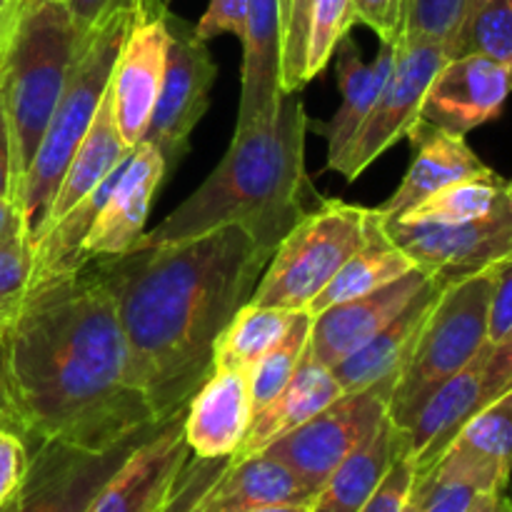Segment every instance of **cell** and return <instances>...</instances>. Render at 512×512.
I'll return each instance as SVG.
<instances>
[{
  "label": "cell",
  "mask_w": 512,
  "mask_h": 512,
  "mask_svg": "<svg viewBox=\"0 0 512 512\" xmlns=\"http://www.w3.org/2000/svg\"><path fill=\"white\" fill-rule=\"evenodd\" d=\"M3 345L15 423L30 448L105 450L158 425L130 378L118 308L88 265L30 290Z\"/></svg>",
  "instance_id": "6da1fadb"
},
{
  "label": "cell",
  "mask_w": 512,
  "mask_h": 512,
  "mask_svg": "<svg viewBox=\"0 0 512 512\" xmlns=\"http://www.w3.org/2000/svg\"><path fill=\"white\" fill-rule=\"evenodd\" d=\"M270 258L243 225H223L88 263L118 308L130 378L158 423L185 413L210 378L215 343L250 303Z\"/></svg>",
  "instance_id": "7a4b0ae2"
},
{
  "label": "cell",
  "mask_w": 512,
  "mask_h": 512,
  "mask_svg": "<svg viewBox=\"0 0 512 512\" xmlns=\"http://www.w3.org/2000/svg\"><path fill=\"white\" fill-rule=\"evenodd\" d=\"M305 133L303 98L283 93L268 120L235 130L213 173L153 230H145L130 250L198 238L223 225H243L255 243L275 253L280 240L323 205L305 168Z\"/></svg>",
  "instance_id": "3957f363"
},
{
  "label": "cell",
  "mask_w": 512,
  "mask_h": 512,
  "mask_svg": "<svg viewBox=\"0 0 512 512\" xmlns=\"http://www.w3.org/2000/svg\"><path fill=\"white\" fill-rule=\"evenodd\" d=\"M80 38L68 0H13L10 5L0 33V90L13 140L15 203L78 55Z\"/></svg>",
  "instance_id": "277c9868"
},
{
  "label": "cell",
  "mask_w": 512,
  "mask_h": 512,
  "mask_svg": "<svg viewBox=\"0 0 512 512\" xmlns=\"http://www.w3.org/2000/svg\"><path fill=\"white\" fill-rule=\"evenodd\" d=\"M135 15H138V0H115L80 38L78 55L68 70L63 93L55 103L38 153H35L23 188L18 193V208L30 245L43 230L65 168L73 160L78 145L83 143L95 113L108 93L115 63H118L120 50L133 28Z\"/></svg>",
  "instance_id": "5b68a950"
},
{
  "label": "cell",
  "mask_w": 512,
  "mask_h": 512,
  "mask_svg": "<svg viewBox=\"0 0 512 512\" xmlns=\"http://www.w3.org/2000/svg\"><path fill=\"white\" fill-rule=\"evenodd\" d=\"M495 273L498 265L465 275L438 295L390 393L388 418L398 430L408 428L425 400L485 350Z\"/></svg>",
  "instance_id": "8992f818"
},
{
  "label": "cell",
  "mask_w": 512,
  "mask_h": 512,
  "mask_svg": "<svg viewBox=\"0 0 512 512\" xmlns=\"http://www.w3.org/2000/svg\"><path fill=\"white\" fill-rule=\"evenodd\" d=\"M373 208L323 200L320 208L305 215L278 243L265 265L253 305L283 310H305L323 293L338 270L368 240Z\"/></svg>",
  "instance_id": "52a82bcc"
},
{
  "label": "cell",
  "mask_w": 512,
  "mask_h": 512,
  "mask_svg": "<svg viewBox=\"0 0 512 512\" xmlns=\"http://www.w3.org/2000/svg\"><path fill=\"white\" fill-rule=\"evenodd\" d=\"M393 385L395 378H385L363 390L340 395L335 403L285 438L275 440L263 453L288 465L318 493L333 470L368 443L385 423Z\"/></svg>",
  "instance_id": "ba28073f"
},
{
  "label": "cell",
  "mask_w": 512,
  "mask_h": 512,
  "mask_svg": "<svg viewBox=\"0 0 512 512\" xmlns=\"http://www.w3.org/2000/svg\"><path fill=\"white\" fill-rule=\"evenodd\" d=\"M448 58V48L430 40H403L395 45V63L373 110L360 125L343 158L330 170L353 183L385 150L403 140L420 118V105L430 80Z\"/></svg>",
  "instance_id": "9c48e42d"
},
{
  "label": "cell",
  "mask_w": 512,
  "mask_h": 512,
  "mask_svg": "<svg viewBox=\"0 0 512 512\" xmlns=\"http://www.w3.org/2000/svg\"><path fill=\"white\" fill-rule=\"evenodd\" d=\"M168 28L170 43L163 88L143 140L163 155L165 168L170 170L185 158L190 135L208 110L218 65L210 55L208 43L195 35L193 25L168 13Z\"/></svg>",
  "instance_id": "30bf717a"
},
{
  "label": "cell",
  "mask_w": 512,
  "mask_h": 512,
  "mask_svg": "<svg viewBox=\"0 0 512 512\" xmlns=\"http://www.w3.org/2000/svg\"><path fill=\"white\" fill-rule=\"evenodd\" d=\"M158 425L105 450H83L65 443L33 445L28 475L8 512H85L103 485Z\"/></svg>",
  "instance_id": "8fae6325"
},
{
  "label": "cell",
  "mask_w": 512,
  "mask_h": 512,
  "mask_svg": "<svg viewBox=\"0 0 512 512\" xmlns=\"http://www.w3.org/2000/svg\"><path fill=\"white\" fill-rule=\"evenodd\" d=\"M388 233L415 265L448 283L512 260V200L508 193L483 218L453 225L388 220Z\"/></svg>",
  "instance_id": "7c38bea8"
},
{
  "label": "cell",
  "mask_w": 512,
  "mask_h": 512,
  "mask_svg": "<svg viewBox=\"0 0 512 512\" xmlns=\"http://www.w3.org/2000/svg\"><path fill=\"white\" fill-rule=\"evenodd\" d=\"M168 13L163 0H138V15L110 78L113 118L128 148L143 143L163 88L170 43Z\"/></svg>",
  "instance_id": "4fadbf2b"
},
{
  "label": "cell",
  "mask_w": 512,
  "mask_h": 512,
  "mask_svg": "<svg viewBox=\"0 0 512 512\" xmlns=\"http://www.w3.org/2000/svg\"><path fill=\"white\" fill-rule=\"evenodd\" d=\"M510 93L512 70L508 65L480 53L455 55L430 80L420 105V120L448 133L468 135L498 118Z\"/></svg>",
  "instance_id": "5bb4252c"
},
{
  "label": "cell",
  "mask_w": 512,
  "mask_h": 512,
  "mask_svg": "<svg viewBox=\"0 0 512 512\" xmlns=\"http://www.w3.org/2000/svg\"><path fill=\"white\" fill-rule=\"evenodd\" d=\"M165 175H168V168H165L163 155L145 140L135 145L133 155L110 188L103 208L95 215L93 228L85 235V263L123 255L138 243L140 235L145 233L155 193Z\"/></svg>",
  "instance_id": "9a60e30c"
},
{
  "label": "cell",
  "mask_w": 512,
  "mask_h": 512,
  "mask_svg": "<svg viewBox=\"0 0 512 512\" xmlns=\"http://www.w3.org/2000/svg\"><path fill=\"white\" fill-rule=\"evenodd\" d=\"M183 415L160 423L103 485L85 512H158L175 475L190 458Z\"/></svg>",
  "instance_id": "2e32d148"
},
{
  "label": "cell",
  "mask_w": 512,
  "mask_h": 512,
  "mask_svg": "<svg viewBox=\"0 0 512 512\" xmlns=\"http://www.w3.org/2000/svg\"><path fill=\"white\" fill-rule=\"evenodd\" d=\"M428 270L415 268L405 273L403 278L393 280L385 288L373 290L360 298L345 300L333 305L323 313L313 315L310 325V355L325 365H338L350 353L368 343L373 335H378L393 318H398L405 305L420 293L430 280Z\"/></svg>",
  "instance_id": "e0dca14e"
},
{
  "label": "cell",
  "mask_w": 512,
  "mask_h": 512,
  "mask_svg": "<svg viewBox=\"0 0 512 512\" xmlns=\"http://www.w3.org/2000/svg\"><path fill=\"white\" fill-rule=\"evenodd\" d=\"M490 345L483 353L465 365L458 375L445 380L423 403L413 423L400 433V458L413 463L415 475H428L438 465L445 450L450 448L463 425L483 408L485 365H488Z\"/></svg>",
  "instance_id": "ac0fdd59"
},
{
  "label": "cell",
  "mask_w": 512,
  "mask_h": 512,
  "mask_svg": "<svg viewBox=\"0 0 512 512\" xmlns=\"http://www.w3.org/2000/svg\"><path fill=\"white\" fill-rule=\"evenodd\" d=\"M253 420L250 378L243 368H215L190 398L183 435L195 458H233Z\"/></svg>",
  "instance_id": "d6986e66"
},
{
  "label": "cell",
  "mask_w": 512,
  "mask_h": 512,
  "mask_svg": "<svg viewBox=\"0 0 512 512\" xmlns=\"http://www.w3.org/2000/svg\"><path fill=\"white\" fill-rule=\"evenodd\" d=\"M430 473L505 493L512 475V388L478 410Z\"/></svg>",
  "instance_id": "ffe728a7"
},
{
  "label": "cell",
  "mask_w": 512,
  "mask_h": 512,
  "mask_svg": "<svg viewBox=\"0 0 512 512\" xmlns=\"http://www.w3.org/2000/svg\"><path fill=\"white\" fill-rule=\"evenodd\" d=\"M405 138L413 145V160L405 173L403 183L395 188V193L378 205L385 220H395L425 198L438 193L445 185H453L458 180L485 175L493 168L478 158L473 148L468 145L465 135L448 133L425 120H415L413 128L408 130Z\"/></svg>",
  "instance_id": "44dd1931"
},
{
  "label": "cell",
  "mask_w": 512,
  "mask_h": 512,
  "mask_svg": "<svg viewBox=\"0 0 512 512\" xmlns=\"http://www.w3.org/2000/svg\"><path fill=\"white\" fill-rule=\"evenodd\" d=\"M243 70L235 130L250 128L278 110L283 98V5L280 0H248L243 25Z\"/></svg>",
  "instance_id": "7402d4cb"
},
{
  "label": "cell",
  "mask_w": 512,
  "mask_h": 512,
  "mask_svg": "<svg viewBox=\"0 0 512 512\" xmlns=\"http://www.w3.org/2000/svg\"><path fill=\"white\" fill-rule=\"evenodd\" d=\"M445 285H448V280L440 278V275H430L428 283L405 305L398 318L390 320L378 335L360 345L355 353L333 365V373L343 393H355V390H363L385 378L398 380L400 370L413 355L420 330H423L425 320H428L430 310H433L435 300L443 293Z\"/></svg>",
  "instance_id": "603a6c76"
},
{
  "label": "cell",
  "mask_w": 512,
  "mask_h": 512,
  "mask_svg": "<svg viewBox=\"0 0 512 512\" xmlns=\"http://www.w3.org/2000/svg\"><path fill=\"white\" fill-rule=\"evenodd\" d=\"M340 395L345 393L340 388L338 378H335L333 368L313 358L308 350V355L300 363L298 373L290 378V383L268 405L255 410L248 435H245L243 445L233 455V460H243L268 450L275 440L285 438L295 428L308 423L320 410L335 403Z\"/></svg>",
  "instance_id": "cb8c5ba5"
},
{
  "label": "cell",
  "mask_w": 512,
  "mask_h": 512,
  "mask_svg": "<svg viewBox=\"0 0 512 512\" xmlns=\"http://www.w3.org/2000/svg\"><path fill=\"white\" fill-rule=\"evenodd\" d=\"M315 490L268 453L233 460L205 493L200 512H248L263 505L313 500Z\"/></svg>",
  "instance_id": "d4e9b609"
},
{
  "label": "cell",
  "mask_w": 512,
  "mask_h": 512,
  "mask_svg": "<svg viewBox=\"0 0 512 512\" xmlns=\"http://www.w3.org/2000/svg\"><path fill=\"white\" fill-rule=\"evenodd\" d=\"M335 55H338V83L343 103L328 120V125H323L325 143H328V170L343 158L348 145L353 143L355 133L373 110L395 63V45L380 43V53L375 55L373 63H365L353 38L345 35L335 48Z\"/></svg>",
  "instance_id": "484cf974"
},
{
  "label": "cell",
  "mask_w": 512,
  "mask_h": 512,
  "mask_svg": "<svg viewBox=\"0 0 512 512\" xmlns=\"http://www.w3.org/2000/svg\"><path fill=\"white\" fill-rule=\"evenodd\" d=\"M135 148H128L118 133V125L113 118V98H110V88L105 93L103 103H100L98 113H95L93 125L85 133L83 143L75 150L73 160L65 168L63 180H60L58 190L50 203L48 218H45L43 230L53 225L55 220L63 218L70 208L88 198L98 185H103L110 178L115 168L125 163L133 155ZM40 230V233H43ZM38 240V238H35Z\"/></svg>",
  "instance_id": "4316f807"
},
{
  "label": "cell",
  "mask_w": 512,
  "mask_h": 512,
  "mask_svg": "<svg viewBox=\"0 0 512 512\" xmlns=\"http://www.w3.org/2000/svg\"><path fill=\"white\" fill-rule=\"evenodd\" d=\"M415 268H418L415 260L390 238L388 220L378 208H373V223H370L368 240L363 243V248L338 270V275L325 285L318 298L310 300L305 310L310 315H318L345 300L385 288Z\"/></svg>",
  "instance_id": "83f0119b"
},
{
  "label": "cell",
  "mask_w": 512,
  "mask_h": 512,
  "mask_svg": "<svg viewBox=\"0 0 512 512\" xmlns=\"http://www.w3.org/2000/svg\"><path fill=\"white\" fill-rule=\"evenodd\" d=\"M400 458V433L385 418L378 433L333 470L315 493L310 512H360Z\"/></svg>",
  "instance_id": "f1b7e54d"
},
{
  "label": "cell",
  "mask_w": 512,
  "mask_h": 512,
  "mask_svg": "<svg viewBox=\"0 0 512 512\" xmlns=\"http://www.w3.org/2000/svg\"><path fill=\"white\" fill-rule=\"evenodd\" d=\"M125 163H128V160H125ZM123 165L115 168L113 173H110V178L105 180L103 185H98L88 198L80 200V203L75 205V208H70L63 218L55 220L53 225H48V228L38 235V240L33 243V278H30V290L48 283V280L78 273V270H83L85 265H88L83 258L85 235L93 228L95 215L103 208L105 198H108L110 188H113L115 180H118Z\"/></svg>",
  "instance_id": "f546056e"
},
{
  "label": "cell",
  "mask_w": 512,
  "mask_h": 512,
  "mask_svg": "<svg viewBox=\"0 0 512 512\" xmlns=\"http://www.w3.org/2000/svg\"><path fill=\"white\" fill-rule=\"evenodd\" d=\"M298 310L265 308V305L245 303L228 328L220 333L213 350L215 368L250 370L268 350H273L285 338Z\"/></svg>",
  "instance_id": "4dcf8cb0"
},
{
  "label": "cell",
  "mask_w": 512,
  "mask_h": 512,
  "mask_svg": "<svg viewBox=\"0 0 512 512\" xmlns=\"http://www.w3.org/2000/svg\"><path fill=\"white\" fill-rule=\"evenodd\" d=\"M505 195V180L495 170L475 178L458 180L453 185H445L438 193L425 198L408 213H403L400 223H430V225H453L468 223V220L488 215L500 198Z\"/></svg>",
  "instance_id": "1f68e13d"
},
{
  "label": "cell",
  "mask_w": 512,
  "mask_h": 512,
  "mask_svg": "<svg viewBox=\"0 0 512 512\" xmlns=\"http://www.w3.org/2000/svg\"><path fill=\"white\" fill-rule=\"evenodd\" d=\"M310 325H313V315L308 310H298L285 338L248 370L253 413L268 405L298 373L310 348Z\"/></svg>",
  "instance_id": "d6a6232c"
},
{
  "label": "cell",
  "mask_w": 512,
  "mask_h": 512,
  "mask_svg": "<svg viewBox=\"0 0 512 512\" xmlns=\"http://www.w3.org/2000/svg\"><path fill=\"white\" fill-rule=\"evenodd\" d=\"M480 53L512 70V0H470L450 58Z\"/></svg>",
  "instance_id": "836d02e7"
},
{
  "label": "cell",
  "mask_w": 512,
  "mask_h": 512,
  "mask_svg": "<svg viewBox=\"0 0 512 512\" xmlns=\"http://www.w3.org/2000/svg\"><path fill=\"white\" fill-rule=\"evenodd\" d=\"M468 5L470 0H405L398 43L430 40V43L445 45L450 55L465 23Z\"/></svg>",
  "instance_id": "e575fe53"
},
{
  "label": "cell",
  "mask_w": 512,
  "mask_h": 512,
  "mask_svg": "<svg viewBox=\"0 0 512 512\" xmlns=\"http://www.w3.org/2000/svg\"><path fill=\"white\" fill-rule=\"evenodd\" d=\"M355 25L353 0H315L310 13L308 48H305V83L320 75L335 48Z\"/></svg>",
  "instance_id": "d590c367"
},
{
  "label": "cell",
  "mask_w": 512,
  "mask_h": 512,
  "mask_svg": "<svg viewBox=\"0 0 512 512\" xmlns=\"http://www.w3.org/2000/svg\"><path fill=\"white\" fill-rule=\"evenodd\" d=\"M33 278V245L25 235L0 243V333L18 315Z\"/></svg>",
  "instance_id": "8d00e7d4"
},
{
  "label": "cell",
  "mask_w": 512,
  "mask_h": 512,
  "mask_svg": "<svg viewBox=\"0 0 512 512\" xmlns=\"http://www.w3.org/2000/svg\"><path fill=\"white\" fill-rule=\"evenodd\" d=\"M228 463L230 458H195V455H190L180 473L175 475L158 512H200L205 493L218 480V475L228 468Z\"/></svg>",
  "instance_id": "74e56055"
},
{
  "label": "cell",
  "mask_w": 512,
  "mask_h": 512,
  "mask_svg": "<svg viewBox=\"0 0 512 512\" xmlns=\"http://www.w3.org/2000/svg\"><path fill=\"white\" fill-rule=\"evenodd\" d=\"M315 0H290L283 25V93H300L305 88V48H308L310 13Z\"/></svg>",
  "instance_id": "f35d334b"
},
{
  "label": "cell",
  "mask_w": 512,
  "mask_h": 512,
  "mask_svg": "<svg viewBox=\"0 0 512 512\" xmlns=\"http://www.w3.org/2000/svg\"><path fill=\"white\" fill-rule=\"evenodd\" d=\"M480 495L483 493L465 480L445 478L438 473L415 475L410 512H470Z\"/></svg>",
  "instance_id": "ab89813d"
},
{
  "label": "cell",
  "mask_w": 512,
  "mask_h": 512,
  "mask_svg": "<svg viewBox=\"0 0 512 512\" xmlns=\"http://www.w3.org/2000/svg\"><path fill=\"white\" fill-rule=\"evenodd\" d=\"M30 468V445L18 428L0 423V508L18 495Z\"/></svg>",
  "instance_id": "60d3db41"
},
{
  "label": "cell",
  "mask_w": 512,
  "mask_h": 512,
  "mask_svg": "<svg viewBox=\"0 0 512 512\" xmlns=\"http://www.w3.org/2000/svg\"><path fill=\"white\" fill-rule=\"evenodd\" d=\"M415 468L408 458L395 460L393 468L388 470L380 488L375 490L373 498L368 500L360 512H410V498H413Z\"/></svg>",
  "instance_id": "b9f144b4"
},
{
  "label": "cell",
  "mask_w": 512,
  "mask_h": 512,
  "mask_svg": "<svg viewBox=\"0 0 512 512\" xmlns=\"http://www.w3.org/2000/svg\"><path fill=\"white\" fill-rule=\"evenodd\" d=\"M405 0H353L355 23L375 30L380 43H398Z\"/></svg>",
  "instance_id": "7bdbcfd3"
},
{
  "label": "cell",
  "mask_w": 512,
  "mask_h": 512,
  "mask_svg": "<svg viewBox=\"0 0 512 512\" xmlns=\"http://www.w3.org/2000/svg\"><path fill=\"white\" fill-rule=\"evenodd\" d=\"M512 333V260L498 265L488 315V345L495 348Z\"/></svg>",
  "instance_id": "ee69618b"
},
{
  "label": "cell",
  "mask_w": 512,
  "mask_h": 512,
  "mask_svg": "<svg viewBox=\"0 0 512 512\" xmlns=\"http://www.w3.org/2000/svg\"><path fill=\"white\" fill-rule=\"evenodd\" d=\"M248 0H210L208 10L195 25V35L208 43L215 35H243Z\"/></svg>",
  "instance_id": "f6af8a7d"
},
{
  "label": "cell",
  "mask_w": 512,
  "mask_h": 512,
  "mask_svg": "<svg viewBox=\"0 0 512 512\" xmlns=\"http://www.w3.org/2000/svg\"><path fill=\"white\" fill-rule=\"evenodd\" d=\"M512 388V333L503 343L490 348L488 365H485V383H483V405L490 400L500 398L505 390Z\"/></svg>",
  "instance_id": "bcb514c9"
},
{
  "label": "cell",
  "mask_w": 512,
  "mask_h": 512,
  "mask_svg": "<svg viewBox=\"0 0 512 512\" xmlns=\"http://www.w3.org/2000/svg\"><path fill=\"white\" fill-rule=\"evenodd\" d=\"M0 198H15L13 140H10V123L3 90H0Z\"/></svg>",
  "instance_id": "7dc6e473"
},
{
  "label": "cell",
  "mask_w": 512,
  "mask_h": 512,
  "mask_svg": "<svg viewBox=\"0 0 512 512\" xmlns=\"http://www.w3.org/2000/svg\"><path fill=\"white\" fill-rule=\"evenodd\" d=\"M113 3L115 0H70V10H73V18L80 35L88 33L90 25H93Z\"/></svg>",
  "instance_id": "c3c4849f"
},
{
  "label": "cell",
  "mask_w": 512,
  "mask_h": 512,
  "mask_svg": "<svg viewBox=\"0 0 512 512\" xmlns=\"http://www.w3.org/2000/svg\"><path fill=\"white\" fill-rule=\"evenodd\" d=\"M15 235H25L23 215L15 198H0V243Z\"/></svg>",
  "instance_id": "681fc988"
},
{
  "label": "cell",
  "mask_w": 512,
  "mask_h": 512,
  "mask_svg": "<svg viewBox=\"0 0 512 512\" xmlns=\"http://www.w3.org/2000/svg\"><path fill=\"white\" fill-rule=\"evenodd\" d=\"M0 423L18 428V423H15V410H13V395H10V380H8V363H5L3 333H0Z\"/></svg>",
  "instance_id": "f907efd6"
},
{
  "label": "cell",
  "mask_w": 512,
  "mask_h": 512,
  "mask_svg": "<svg viewBox=\"0 0 512 512\" xmlns=\"http://www.w3.org/2000/svg\"><path fill=\"white\" fill-rule=\"evenodd\" d=\"M470 512H512V500L505 493L480 495Z\"/></svg>",
  "instance_id": "816d5d0a"
},
{
  "label": "cell",
  "mask_w": 512,
  "mask_h": 512,
  "mask_svg": "<svg viewBox=\"0 0 512 512\" xmlns=\"http://www.w3.org/2000/svg\"><path fill=\"white\" fill-rule=\"evenodd\" d=\"M313 500H295V503H275V505H263V508H255L248 512H310Z\"/></svg>",
  "instance_id": "f5cc1de1"
},
{
  "label": "cell",
  "mask_w": 512,
  "mask_h": 512,
  "mask_svg": "<svg viewBox=\"0 0 512 512\" xmlns=\"http://www.w3.org/2000/svg\"><path fill=\"white\" fill-rule=\"evenodd\" d=\"M10 5H13V0H0V33H3V28H5V20H8Z\"/></svg>",
  "instance_id": "db71d44e"
},
{
  "label": "cell",
  "mask_w": 512,
  "mask_h": 512,
  "mask_svg": "<svg viewBox=\"0 0 512 512\" xmlns=\"http://www.w3.org/2000/svg\"><path fill=\"white\" fill-rule=\"evenodd\" d=\"M505 193H508V198L512 200V180H505Z\"/></svg>",
  "instance_id": "11a10c76"
},
{
  "label": "cell",
  "mask_w": 512,
  "mask_h": 512,
  "mask_svg": "<svg viewBox=\"0 0 512 512\" xmlns=\"http://www.w3.org/2000/svg\"><path fill=\"white\" fill-rule=\"evenodd\" d=\"M288 3L290 0H280V5H283V25H285V13H288Z\"/></svg>",
  "instance_id": "9f6ffc18"
},
{
  "label": "cell",
  "mask_w": 512,
  "mask_h": 512,
  "mask_svg": "<svg viewBox=\"0 0 512 512\" xmlns=\"http://www.w3.org/2000/svg\"><path fill=\"white\" fill-rule=\"evenodd\" d=\"M10 503H13V500H10ZM10 503H8V505H3V508H0V512H8V508H10Z\"/></svg>",
  "instance_id": "6f0895ef"
},
{
  "label": "cell",
  "mask_w": 512,
  "mask_h": 512,
  "mask_svg": "<svg viewBox=\"0 0 512 512\" xmlns=\"http://www.w3.org/2000/svg\"><path fill=\"white\" fill-rule=\"evenodd\" d=\"M68 3H70V0H68Z\"/></svg>",
  "instance_id": "680465c9"
}]
</instances>
